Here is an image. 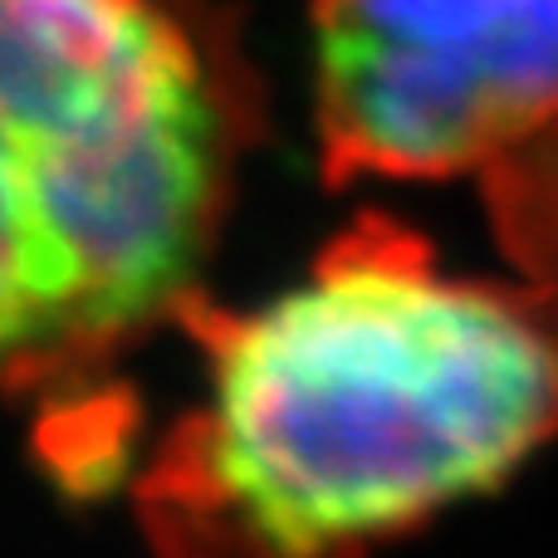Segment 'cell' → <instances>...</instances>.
I'll list each match as a JSON object with an SVG mask.
<instances>
[{
	"label": "cell",
	"instance_id": "6da1fadb",
	"mask_svg": "<svg viewBox=\"0 0 558 558\" xmlns=\"http://www.w3.org/2000/svg\"><path fill=\"white\" fill-rule=\"evenodd\" d=\"M177 333L202 392L133 475L157 558H377L558 441V304L363 211L251 308Z\"/></svg>",
	"mask_w": 558,
	"mask_h": 558
},
{
	"label": "cell",
	"instance_id": "7a4b0ae2",
	"mask_svg": "<svg viewBox=\"0 0 558 558\" xmlns=\"http://www.w3.org/2000/svg\"><path fill=\"white\" fill-rule=\"evenodd\" d=\"M260 137L221 0H0V397L64 490L123 475L118 367L206 294Z\"/></svg>",
	"mask_w": 558,
	"mask_h": 558
},
{
	"label": "cell",
	"instance_id": "3957f363",
	"mask_svg": "<svg viewBox=\"0 0 558 558\" xmlns=\"http://www.w3.org/2000/svg\"><path fill=\"white\" fill-rule=\"evenodd\" d=\"M328 186L485 177L558 123V0H314Z\"/></svg>",
	"mask_w": 558,
	"mask_h": 558
},
{
	"label": "cell",
	"instance_id": "277c9868",
	"mask_svg": "<svg viewBox=\"0 0 558 558\" xmlns=\"http://www.w3.org/2000/svg\"><path fill=\"white\" fill-rule=\"evenodd\" d=\"M481 182L495 241L510 255L514 275L558 304V123Z\"/></svg>",
	"mask_w": 558,
	"mask_h": 558
}]
</instances>
